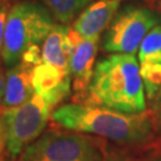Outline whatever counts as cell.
<instances>
[{
  "label": "cell",
  "mask_w": 161,
  "mask_h": 161,
  "mask_svg": "<svg viewBox=\"0 0 161 161\" xmlns=\"http://www.w3.org/2000/svg\"><path fill=\"white\" fill-rule=\"evenodd\" d=\"M58 127L82 132L125 146H141L154 136L149 114H125L85 103H68L52 112Z\"/></svg>",
  "instance_id": "obj_1"
},
{
  "label": "cell",
  "mask_w": 161,
  "mask_h": 161,
  "mask_svg": "<svg viewBox=\"0 0 161 161\" xmlns=\"http://www.w3.org/2000/svg\"><path fill=\"white\" fill-rule=\"evenodd\" d=\"M6 153V134L5 129L3 127V123L0 121V161H1V156Z\"/></svg>",
  "instance_id": "obj_17"
},
{
  "label": "cell",
  "mask_w": 161,
  "mask_h": 161,
  "mask_svg": "<svg viewBox=\"0 0 161 161\" xmlns=\"http://www.w3.org/2000/svg\"><path fill=\"white\" fill-rule=\"evenodd\" d=\"M94 0H41L53 18L62 25H68Z\"/></svg>",
  "instance_id": "obj_12"
},
{
  "label": "cell",
  "mask_w": 161,
  "mask_h": 161,
  "mask_svg": "<svg viewBox=\"0 0 161 161\" xmlns=\"http://www.w3.org/2000/svg\"><path fill=\"white\" fill-rule=\"evenodd\" d=\"M104 161H130V159L124 153L118 152V150H114V152L108 153V155L104 159Z\"/></svg>",
  "instance_id": "obj_16"
},
{
  "label": "cell",
  "mask_w": 161,
  "mask_h": 161,
  "mask_svg": "<svg viewBox=\"0 0 161 161\" xmlns=\"http://www.w3.org/2000/svg\"><path fill=\"white\" fill-rule=\"evenodd\" d=\"M152 161H161V154H160V155H158L156 158H154Z\"/></svg>",
  "instance_id": "obj_19"
},
{
  "label": "cell",
  "mask_w": 161,
  "mask_h": 161,
  "mask_svg": "<svg viewBox=\"0 0 161 161\" xmlns=\"http://www.w3.org/2000/svg\"><path fill=\"white\" fill-rule=\"evenodd\" d=\"M32 64L26 61H20L19 64L7 69L5 75V90L3 97V108H14L28 102L34 96L35 88L32 85Z\"/></svg>",
  "instance_id": "obj_11"
},
{
  "label": "cell",
  "mask_w": 161,
  "mask_h": 161,
  "mask_svg": "<svg viewBox=\"0 0 161 161\" xmlns=\"http://www.w3.org/2000/svg\"><path fill=\"white\" fill-rule=\"evenodd\" d=\"M73 48L69 58V73L72 78V90L76 99H82L92 81L96 58H97L100 36L84 38L72 29Z\"/></svg>",
  "instance_id": "obj_7"
},
{
  "label": "cell",
  "mask_w": 161,
  "mask_h": 161,
  "mask_svg": "<svg viewBox=\"0 0 161 161\" xmlns=\"http://www.w3.org/2000/svg\"><path fill=\"white\" fill-rule=\"evenodd\" d=\"M144 92L135 54H111L96 64L92 81L81 103L125 114H143Z\"/></svg>",
  "instance_id": "obj_2"
},
{
  "label": "cell",
  "mask_w": 161,
  "mask_h": 161,
  "mask_svg": "<svg viewBox=\"0 0 161 161\" xmlns=\"http://www.w3.org/2000/svg\"><path fill=\"white\" fill-rule=\"evenodd\" d=\"M138 64H161V24L155 25L138 49Z\"/></svg>",
  "instance_id": "obj_13"
},
{
  "label": "cell",
  "mask_w": 161,
  "mask_h": 161,
  "mask_svg": "<svg viewBox=\"0 0 161 161\" xmlns=\"http://www.w3.org/2000/svg\"><path fill=\"white\" fill-rule=\"evenodd\" d=\"M13 1L12 0H0V64L1 61V54H3V44H4V35H5L6 23L8 13L11 10Z\"/></svg>",
  "instance_id": "obj_15"
},
{
  "label": "cell",
  "mask_w": 161,
  "mask_h": 161,
  "mask_svg": "<svg viewBox=\"0 0 161 161\" xmlns=\"http://www.w3.org/2000/svg\"><path fill=\"white\" fill-rule=\"evenodd\" d=\"M160 6H161V5H160Z\"/></svg>",
  "instance_id": "obj_21"
},
{
  "label": "cell",
  "mask_w": 161,
  "mask_h": 161,
  "mask_svg": "<svg viewBox=\"0 0 161 161\" xmlns=\"http://www.w3.org/2000/svg\"><path fill=\"white\" fill-rule=\"evenodd\" d=\"M50 112L52 106L37 93L22 105L0 112L6 134V154L10 159H18L22 152L44 132Z\"/></svg>",
  "instance_id": "obj_5"
},
{
  "label": "cell",
  "mask_w": 161,
  "mask_h": 161,
  "mask_svg": "<svg viewBox=\"0 0 161 161\" xmlns=\"http://www.w3.org/2000/svg\"><path fill=\"white\" fill-rule=\"evenodd\" d=\"M55 19L44 6L30 0L14 1L7 23L1 61L11 68L23 60L26 53L42 46L55 26Z\"/></svg>",
  "instance_id": "obj_3"
},
{
  "label": "cell",
  "mask_w": 161,
  "mask_h": 161,
  "mask_svg": "<svg viewBox=\"0 0 161 161\" xmlns=\"http://www.w3.org/2000/svg\"><path fill=\"white\" fill-rule=\"evenodd\" d=\"M72 48V26L55 24L41 46V64H49L62 70L69 72Z\"/></svg>",
  "instance_id": "obj_10"
},
{
  "label": "cell",
  "mask_w": 161,
  "mask_h": 161,
  "mask_svg": "<svg viewBox=\"0 0 161 161\" xmlns=\"http://www.w3.org/2000/svg\"><path fill=\"white\" fill-rule=\"evenodd\" d=\"M119 1H122V0H119Z\"/></svg>",
  "instance_id": "obj_20"
},
{
  "label": "cell",
  "mask_w": 161,
  "mask_h": 161,
  "mask_svg": "<svg viewBox=\"0 0 161 161\" xmlns=\"http://www.w3.org/2000/svg\"><path fill=\"white\" fill-rule=\"evenodd\" d=\"M159 24L155 13L142 6H127L117 12L106 30L103 48L112 54H135L150 30Z\"/></svg>",
  "instance_id": "obj_6"
},
{
  "label": "cell",
  "mask_w": 161,
  "mask_h": 161,
  "mask_svg": "<svg viewBox=\"0 0 161 161\" xmlns=\"http://www.w3.org/2000/svg\"><path fill=\"white\" fill-rule=\"evenodd\" d=\"M119 0H94L72 24V29L84 38L98 37L109 29L119 8Z\"/></svg>",
  "instance_id": "obj_9"
},
{
  "label": "cell",
  "mask_w": 161,
  "mask_h": 161,
  "mask_svg": "<svg viewBox=\"0 0 161 161\" xmlns=\"http://www.w3.org/2000/svg\"><path fill=\"white\" fill-rule=\"evenodd\" d=\"M108 153L104 138L53 129L28 146L18 161H104Z\"/></svg>",
  "instance_id": "obj_4"
},
{
  "label": "cell",
  "mask_w": 161,
  "mask_h": 161,
  "mask_svg": "<svg viewBox=\"0 0 161 161\" xmlns=\"http://www.w3.org/2000/svg\"><path fill=\"white\" fill-rule=\"evenodd\" d=\"M140 73L148 98H154L161 88V64H140Z\"/></svg>",
  "instance_id": "obj_14"
},
{
  "label": "cell",
  "mask_w": 161,
  "mask_h": 161,
  "mask_svg": "<svg viewBox=\"0 0 161 161\" xmlns=\"http://www.w3.org/2000/svg\"><path fill=\"white\" fill-rule=\"evenodd\" d=\"M4 90H5V76L0 68V105L3 103V97H4Z\"/></svg>",
  "instance_id": "obj_18"
},
{
  "label": "cell",
  "mask_w": 161,
  "mask_h": 161,
  "mask_svg": "<svg viewBox=\"0 0 161 161\" xmlns=\"http://www.w3.org/2000/svg\"><path fill=\"white\" fill-rule=\"evenodd\" d=\"M31 78L35 92L52 108L68 97L72 90L70 73L49 64H35Z\"/></svg>",
  "instance_id": "obj_8"
}]
</instances>
